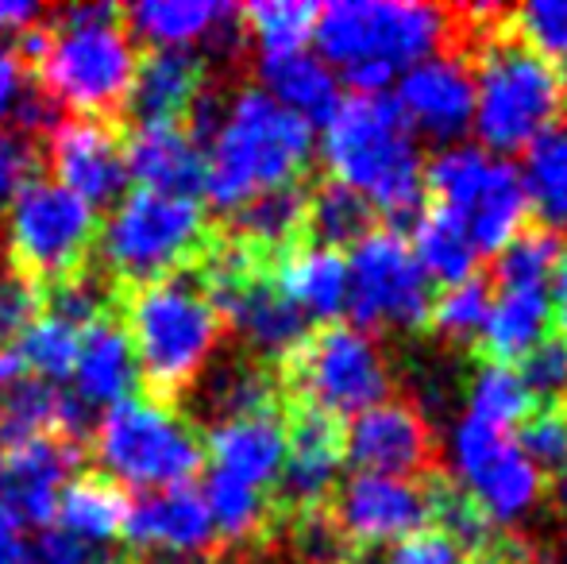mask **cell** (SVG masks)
I'll return each mask as SVG.
<instances>
[{"instance_id":"obj_23","label":"cell","mask_w":567,"mask_h":564,"mask_svg":"<svg viewBox=\"0 0 567 564\" xmlns=\"http://www.w3.org/2000/svg\"><path fill=\"white\" fill-rule=\"evenodd\" d=\"M127 178L155 194L197 197L205 186V155L182 124H135L124 140Z\"/></svg>"},{"instance_id":"obj_54","label":"cell","mask_w":567,"mask_h":564,"mask_svg":"<svg viewBox=\"0 0 567 564\" xmlns=\"http://www.w3.org/2000/svg\"><path fill=\"white\" fill-rule=\"evenodd\" d=\"M20 530H23V522L12 514V506L0 499V550H12V545H23L20 542Z\"/></svg>"},{"instance_id":"obj_26","label":"cell","mask_w":567,"mask_h":564,"mask_svg":"<svg viewBox=\"0 0 567 564\" xmlns=\"http://www.w3.org/2000/svg\"><path fill=\"white\" fill-rule=\"evenodd\" d=\"M275 286L286 301L306 314V321H337L348 309V259L317 244H290L278 252Z\"/></svg>"},{"instance_id":"obj_43","label":"cell","mask_w":567,"mask_h":564,"mask_svg":"<svg viewBox=\"0 0 567 564\" xmlns=\"http://www.w3.org/2000/svg\"><path fill=\"white\" fill-rule=\"evenodd\" d=\"M509 16V35L548 62H567V0H529Z\"/></svg>"},{"instance_id":"obj_24","label":"cell","mask_w":567,"mask_h":564,"mask_svg":"<svg viewBox=\"0 0 567 564\" xmlns=\"http://www.w3.org/2000/svg\"><path fill=\"white\" fill-rule=\"evenodd\" d=\"M74 399L85 407H105L113 410L120 402L132 399L135 383H140V368H135L132 340H127L124 325L116 317H101V321L85 325L78 332V360H74Z\"/></svg>"},{"instance_id":"obj_4","label":"cell","mask_w":567,"mask_h":564,"mask_svg":"<svg viewBox=\"0 0 567 564\" xmlns=\"http://www.w3.org/2000/svg\"><path fill=\"white\" fill-rule=\"evenodd\" d=\"M120 325L132 340L140 379L151 387L155 402H166V407L194 391L205 368L217 360L220 332H225L217 306L194 271H178L124 290Z\"/></svg>"},{"instance_id":"obj_10","label":"cell","mask_w":567,"mask_h":564,"mask_svg":"<svg viewBox=\"0 0 567 564\" xmlns=\"http://www.w3.org/2000/svg\"><path fill=\"white\" fill-rule=\"evenodd\" d=\"M93 236H97V209H90L54 178H35L8 205L4 256L12 271L51 286L82 271Z\"/></svg>"},{"instance_id":"obj_31","label":"cell","mask_w":567,"mask_h":564,"mask_svg":"<svg viewBox=\"0 0 567 564\" xmlns=\"http://www.w3.org/2000/svg\"><path fill=\"white\" fill-rule=\"evenodd\" d=\"M522 186L529 213L540 221V228L553 236L567 233V121L553 124L545 136H537L525 147Z\"/></svg>"},{"instance_id":"obj_50","label":"cell","mask_w":567,"mask_h":564,"mask_svg":"<svg viewBox=\"0 0 567 564\" xmlns=\"http://www.w3.org/2000/svg\"><path fill=\"white\" fill-rule=\"evenodd\" d=\"M31 564H97V550H90L85 542L70 537L59 526H43L31 545Z\"/></svg>"},{"instance_id":"obj_25","label":"cell","mask_w":567,"mask_h":564,"mask_svg":"<svg viewBox=\"0 0 567 564\" xmlns=\"http://www.w3.org/2000/svg\"><path fill=\"white\" fill-rule=\"evenodd\" d=\"M205 90V62L194 51H151L140 59L124 113L135 124H182L186 109Z\"/></svg>"},{"instance_id":"obj_11","label":"cell","mask_w":567,"mask_h":564,"mask_svg":"<svg viewBox=\"0 0 567 564\" xmlns=\"http://www.w3.org/2000/svg\"><path fill=\"white\" fill-rule=\"evenodd\" d=\"M433 283L413 259L410 244L394 228H374L367 240L351 248L348 259V309L355 329H394L417 332L433 314Z\"/></svg>"},{"instance_id":"obj_30","label":"cell","mask_w":567,"mask_h":564,"mask_svg":"<svg viewBox=\"0 0 567 564\" xmlns=\"http://www.w3.org/2000/svg\"><path fill=\"white\" fill-rule=\"evenodd\" d=\"M548 325H553L548 290H498L486 309L478 345L491 356V363L514 368V360H525L548 337Z\"/></svg>"},{"instance_id":"obj_45","label":"cell","mask_w":567,"mask_h":564,"mask_svg":"<svg viewBox=\"0 0 567 564\" xmlns=\"http://www.w3.org/2000/svg\"><path fill=\"white\" fill-rule=\"evenodd\" d=\"M517 449L529 457V464L545 472H567V407H540L525 418Z\"/></svg>"},{"instance_id":"obj_49","label":"cell","mask_w":567,"mask_h":564,"mask_svg":"<svg viewBox=\"0 0 567 564\" xmlns=\"http://www.w3.org/2000/svg\"><path fill=\"white\" fill-rule=\"evenodd\" d=\"M379 564H475V557H467L444 530L425 526L421 534L390 545L379 557Z\"/></svg>"},{"instance_id":"obj_1","label":"cell","mask_w":567,"mask_h":564,"mask_svg":"<svg viewBox=\"0 0 567 564\" xmlns=\"http://www.w3.org/2000/svg\"><path fill=\"white\" fill-rule=\"evenodd\" d=\"M23 62H35L39 90L59 109L109 121L124 113L132 90L140 51L127 35L116 4H70L47 28H31L20 35Z\"/></svg>"},{"instance_id":"obj_53","label":"cell","mask_w":567,"mask_h":564,"mask_svg":"<svg viewBox=\"0 0 567 564\" xmlns=\"http://www.w3.org/2000/svg\"><path fill=\"white\" fill-rule=\"evenodd\" d=\"M548 298H553V317L560 321V340H567V248L553 271V290H548Z\"/></svg>"},{"instance_id":"obj_18","label":"cell","mask_w":567,"mask_h":564,"mask_svg":"<svg viewBox=\"0 0 567 564\" xmlns=\"http://www.w3.org/2000/svg\"><path fill=\"white\" fill-rule=\"evenodd\" d=\"M343 468V429L337 418L298 407L286 422V460L278 475V503L293 514H313L332 499Z\"/></svg>"},{"instance_id":"obj_8","label":"cell","mask_w":567,"mask_h":564,"mask_svg":"<svg viewBox=\"0 0 567 564\" xmlns=\"http://www.w3.org/2000/svg\"><path fill=\"white\" fill-rule=\"evenodd\" d=\"M93 457L101 472L120 491L140 495L151 491L189 488L205 464V444L189 418L178 407L155 399H127L105 410L93 425Z\"/></svg>"},{"instance_id":"obj_51","label":"cell","mask_w":567,"mask_h":564,"mask_svg":"<svg viewBox=\"0 0 567 564\" xmlns=\"http://www.w3.org/2000/svg\"><path fill=\"white\" fill-rule=\"evenodd\" d=\"M23 90H28L23 59L16 54V47H0V129H4V121H12Z\"/></svg>"},{"instance_id":"obj_56","label":"cell","mask_w":567,"mask_h":564,"mask_svg":"<svg viewBox=\"0 0 567 564\" xmlns=\"http://www.w3.org/2000/svg\"><path fill=\"white\" fill-rule=\"evenodd\" d=\"M556 499H560V506L567 511V472L556 475Z\"/></svg>"},{"instance_id":"obj_57","label":"cell","mask_w":567,"mask_h":564,"mask_svg":"<svg viewBox=\"0 0 567 564\" xmlns=\"http://www.w3.org/2000/svg\"><path fill=\"white\" fill-rule=\"evenodd\" d=\"M4 457H8V449L0 444V488H4Z\"/></svg>"},{"instance_id":"obj_52","label":"cell","mask_w":567,"mask_h":564,"mask_svg":"<svg viewBox=\"0 0 567 564\" xmlns=\"http://www.w3.org/2000/svg\"><path fill=\"white\" fill-rule=\"evenodd\" d=\"M43 8L31 0H0V35H23V31L39 28Z\"/></svg>"},{"instance_id":"obj_6","label":"cell","mask_w":567,"mask_h":564,"mask_svg":"<svg viewBox=\"0 0 567 564\" xmlns=\"http://www.w3.org/2000/svg\"><path fill=\"white\" fill-rule=\"evenodd\" d=\"M475 121L471 132L478 147L506 158L525 151L567 105V78L556 62L533 54L514 35H494L478 54L475 74Z\"/></svg>"},{"instance_id":"obj_48","label":"cell","mask_w":567,"mask_h":564,"mask_svg":"<svg viewBox=\"0 0 567 564\" xmlns=\"http://www.w3.org/2000/svg\"><path fill=\"white\" fill-rule=\"evenodd\" d=\"M35 143L16 129H0V213H8V205L23 194V186L35 182Z\"/></svg>"},{"instance_id":"obj_36","label":"cell","mask_w":567,"mask_h":564,"mask_svg":"<svg viewBox=\"0 0 567 564\" xmlns=\"http://www.w3.org/2000/svg\"><path fill=\"white\" fill-rule=\"evenodd\" d=\"M202 499L213 519V530H217V542L225 545L259 542L270 530V522H275V506H270L267 491L247 488V483L231 480V475L209 472Z\"/></svg>"},{"instance_id":"obj_38","label":"cell","mask_w":567,"mask_h":564,"mask_svg":"<svg viewBox=\"0 0 567 564\" xmlns=\"http://www.w3.org/2000/svg\"><path fill=\"white\" fill-rule=\"evenodd\" d=\"M533 407H537V402H533L529 387L522 383L517 368H509V363H491V360L475 368V376H471V383H467V418L509 433L517 422H525V418L533 414Z\"/></svg>"},{"instance_id":"obj_13","label":"cell","mask_w":567,"mask_h":564,"mask_svg":"<svg viewBox=\"0 0 567 564\" xmlns=\"http://www.w3.org/2000/svg\"><path fill=\"white\" fill-rule=\"evenodd\" d=\"M343 545L359 550H390L405 537L421 534L433 519V495L417 480L355 472L340 483L329 511Z\"/></svg>"},{"instance_id":"obj_7","label":"cell","mask_w":567,"mask_h":564,"mask_svg":"<svg viewBox=\"0 0 567 564\" xmlns=\"http://www.w3.org/2000/svg\"><path fill=\"white\" fill-rule=\"evenodd\" d=\"M209 244V221L197 197L132 189L97 228V256L116 286L135 290L197 264Z\"/></svg>"},{"instance_id":"obj_55","label":"cell","mask_w":567,"mask_h":564,"mask_svg":"<svg viewBox=\"0 0 567 564\" xmlns=\"http://www.w3.org/2000/svg\"><path fill=\"white\" fill-rule=\"evenodd\" d=\"M0 564H31V557L23 545H12V550H0Z\"/></svg>"},{"instance_id":"obj_47","label":"cell","mask_w":567,"mask_h":564,"mask_svg":"<svg viewBox=\"0 0 567 564\" xmlns=\"http://www.w3.org/2000/svg\"><path fill=\"white\" fill-rule=\"evenodd\" d=\"M43 317V286L20 271H0V345H16Z\"/></svg>"},{"instance_id":"obj_2","label":"cell","mask_w":567,"mask_h":564,"mask_svg":"<svg viewBox=\"0 0 567 564\" xmlns=\"http://www.w3.org/2000/svg\"><path fill=\"white\" fill-rule=\"evenodd\" d=\"M452 12L413 0H337L317 12L313 43L351 93H386L417 62L449 47Z\"/></svg>"},{"instance_id":"obj_35","label":"cell","mask_w":567,"mask_h":564,"mask_svg":"<svg viewBox=\"0 0 567 564\" xmlns=\"http://www.w3.org/2000/svg\"><path fill=\"white\" fill-rule=\"evenodd\" d=\"M306 233L317 248H355L374 233V209L355 189L324 178L313 194H306Z\"/></svg>"},{"instance_id":"obj_42","label":"cell","mask_w":567,"mask_h":564,"mask_svg":"<svg viewBox=\"0 0 567 564\" xmlns=\"http://www.w3.org/2000/svg\"><path fill=\"white\" fill-rule=\"evenodd\" d=\"M16 352H20L23 368L31 371L35 379L43 383H54L59 387L62 379H70L74 371V360H78V329L59 317L43 314L20 340H16Z\"/></svg>"},{"instance_id":"obj_22","label":"cell","mask_w":567,"mask_h":564,"mask_svg":"<svg viewBox=\"0 0 567 564\" xmlns=\"http://www.w3.org/2000/svg\"><path fill=\"white\" fill-rule=\"evenodd\" d=\"M205 457L213 460V472L231 475L247 488L270 491L286 460V418L278 410H262V414L209 425Z\"/></svg>"},{"instance_id":"obj_5","label":"cell","mask_w":567,"mask_h":564,"mask_svg":"<svg viewBox=\"0 0 567 564\" xmlns=\"http://www.w3.org/2000/svg\"><path fill=\"white\" fill-rule=\"evenodd\" d=\"M313 155V129L262 90L225 101L217 136L205 147V197L217 209H239L255 194L293 186Z\"/></svg>"},{"instance_id":"obj_28","label":"cell","mask_w":567,"mask_h":564,"mask_svg":"<svg viewBox=\"0 0 567 564\" xmlns=\"http://www.w3.org/2000/svg\"><path fill=\"white\" fill-rule=\"evenodd\" d=\"M194 399V414L209 425L231 422V418L278 410V383L259 360H217L186 394Z\"/></svg>"},{"instance_id":"obj_21","label":"cell","mask_w":567,"mask_h":564,"mask_svg":"<svg viewBox=\"0 0 567 564\" xmlns=\"http://www.w3.org/2000/svg\"><path fill=\"white\" fill-rule=\"evenodd\" d=\"M82 464V444L62 441V437H31L8 449L4 457V488L0 499L12 506V514L31 526H51L59 495L74 468Z\"/></svg>"},{"instance_id":"obj_34","label":"cell","mask_w":567,"mask_h":564,"mask_svg":"<svg viewBox=\"0 0 567 564\" xmlns=\"http://www.w3.org/2000/svg\"><path fill=\"white\" fill-rule=\"evenodd\" d=\"M228 217H231V236L239 244H247V248H255L259 256L286 252L306 233V189L298 182L293 186L267 189V194H255L251 202L231 209Z\"/></svg>"},{"instance_id":"obj_40","label":"cell","mask_w":567,"mask_h":564,"mask_svg":"<svg viewBox=\"0 0 567 564\" xmlns=\"http://www.w3.org/2000/svg\"><path fill=\"white\" fill-rule=\"evenodd\" d=\"M564 256L560 236L545 228H525L506 244L494 259V283L498 290H548L553 271Z\"/></svg>"},{"instance_id":"obj_15","label":"cell","mask_w":567,"mask_h":564,"mask_svg":"<svg viewBox=\"0 0 567 564\" xmlns=\"http://www.w3.org/2000/svg\"><path fill=\"white\" fill-rule=\"evenodd\" d=\"M120 537L135 561H209L217 550V530L194 488L151 491L127 503Z\"/></svg>"},{"instance_id":"obj_16","label":"cell","mask_w":567,"mask_h":564,"mask_svg":"<svg viewBox=\"0 0 567 564\" xmlns=\"http://www.w3.org/2000/svg\"><path fill=\"white\" fill-rule=\"evenodd\" d=\"M343 457L351 460L355 472L413 480L433 468V429L417 407L386 399L351 418L343 429Z\"/></svg>"},{"instance_id":"obj_44","label":"cell","mask_w":567,"mask_h":564,"mask_svg":"<svg viewBox=\"0 0 567 564\" xmlns=\"http://www.w3.org/2000/svg\"><path fill=\"white\" fill-rule=\"evenodd\" d=\"M43 306L51 309V317L74 325V329L82 332L85 325L105 317L109 279H101V275H93V271H74V275H66V279L43 286Z\"/></svg>"},{"instance_id":"obj_41","label":"cell","mask_w":567,"mask_h":564,"mask_svg":"<svg viewBox=\"0 0 567 564\" xmlns=\"http://www.w3.org/2000/svg\"><path fill=\"white\" fill-rule=\"evenodd\" d=\"M494 286L483 275H471V279L444 286L441 298H433V314L429 325L436 329V337L449 340V345H471L478 340L486 321V309H491Z\"/></svg>"},{"instance_id":"obj_12","label":"cell","mask_w":567,"mask_h":564,"mask_svg":"<svg viewBox=\"0 0 567 564\" xmlns=\"http://www.w3.org/2000/svg\"><path fill=\"white\" fill-rule=\"evenodd\" d=\"M452 472L491 526H514L545 495V475L517 449V437L467 414L452 433Z\"/></svg>"},{"instance_id":"obj_14","label":"cell","mask_w":567,"mask_h":564,"mask_svg":"<svg viewBox=\"0 0 567 564\" xmlns=\"http://www.w3.org/2000/svg\"><path fill=\"white\" fill-rule=\"evenodd\" d=\"M394 105L413 136L455 147L475 121V78L460 54H433L398 78Z\"/></svg>"},{"instance_id":"obj_27","label":"cell","mask_w":567,"mask_h":564,"mask_svg":"<svg viewBox=\"0 0 567 564\" xmlns=\"http://www.w3.org/2000/svg\"><path fill=\"white\" fill-rule=\"evenodd\" d=\"M259 90L282 109L313 129L329 124V116L340 109V78L332 66H324L321 54L306 51H282V54H259Z\"/></svg>"},{"instance_id":"obj_37","label":"cell","mask_w":567,"mask_h":564,"mask_svg":"<svg viewBox=\"0 0 567 564\" xmlns=\"http://www.w3.org/2000/svg\"><path fill=\"white\" fill-rule=\"evenodd\" d=\"M59 414H62V391L54 383H43L28 376L12 379L0 387V444L12 449L31 437H59Z\"/></svg>"},{"instance_id":"obj_46","label":"cell","mask_w":567,"mask_h":564,"mask_svg":"<svg viewBox=\"0 0 567 564\" xmlns=\"http://www.w3.org/2000/svg\"><path fill=\"white\" fill-rule=\"evenodd\" d=\"M522 383L529 387L533 402H545V407H567V340L545 337L517 368Z\"/></svg>"},{"instance_id":"obj_33","label":"cell","mask_w":567,"mask_h":564,"mask_svg":"<svg viewBox=\"0 0 567 564\" xmlns=\"http://www.w3.org/2000/svg\"><path fill=\"white\" fill-rule=\"evenodd\" d=\"M410 252L421 264V271L429 275V283H463L475 275L478 267V252L471 244L467 228L455 213L441 209V205H429L413 217L410 228Z\"/></svg>"},{"instance_id":"obj_32","label":"cell","mask_w":567,"mask_h":564,"mask_svg":"<svg viewBox=\"0 0 567 564\" xmlns=\"http://www.w3.org/2000/svg\"><path fill=\"white\" fill-rule=\"evenodd\" d=\"M124 514L127 499L116 483H109L105 475H78L62 488L59 506H54V519H59L54 526L85 542L90 550H101L120 537Z\"/></svg>"},{"instance_id":"obj_58","label":"cell","mask_w":567,"mask_h":564,"mask_svg":"<svg viewBox=\"0 0 567 564\" xmlns=\"http://www.w3.org/2000/svg\"><path fill=\"white\" fill-rule=\"evenodd\" d=\"M231 564H262V561H251V557H239V561H231Z\"/></svg>"},{"instance_id":"obj_17","label":"cell","mask_w":567,"mask_h":564,"mask_svg":"<svg viewBox=\"0 0 567 564\" xmlns=\"http://www.w3.org/2000/svg\"><path fill=\"white\" fill-rule=\"evenodd\" d=\"M51 166L54 182L82 197L90 209L120 202L127 186L124 136L113 121L74 116L51 132Z\"/></svg>"},{"instance_id":"obj_19","label":"cell","mask_w":567,"mask_h":564,"mask_svg":"<svg viewBox=\"0 0 567 564\" xmlns=\"http://www.w3.org/2000/svg\"><path fill=\"white\" fill-rule=\"evenodd\" d=\"M120 16L127 35L158 51H194V43H205L213 54L231 59L247 39L239 8L220 0H143V4L120 8Z\"/></svg>"},{"instance_id":"obj_9","label":"cell","mask_w":567,"mask_h":564,"mask_svg":"<svg viewBox=\"0 0 567 564\" xmlns=\"http://www.w3.org/2000/svg\"><path fill=\"white\" fill-rule=\"evenodd\" d=\"M282 371L298 407L329 414L337 422L386 402L394 383L382 345L355 325H324L309 332L298 352L282 363Z\"/></svg>"},{"instance_id":"obj_20","label":"cell","mask_w":567,"mask_h":564,"mask_svg":"<svg viewBox=\"0 0 567 564\" xmlns=\"http://www.w3.org/2000/svg\"><path fill=\"white\" fill-rule=\"evenodd\" d=\"M220 321H228L236 329V337L244 340V348L251 352V360H278L286 363L298 345L309 337V321L293 301L282 298V290L275 279L262 271H255L251 279L228 286L225 294L213 298Z\"/></svg>"},{"instance_id":"obj_29","label":"cell","mask_w":567,"mask_h":564,"mask_svg":"<svg viewBox=\"0 0 567 564\" xmlns=\"http://www.w3.org/2000/svg\"><path fill=\"white\" fill-rule=\"evenodd\" d=\"M525 217H529V202H525L522 174L509 158H494L483 189L460 217L478 256H498L514 236L525 233Z\"/></svg>"},{"instance_id":"obj_39","label":"cell","mask_w":567,"mask_h":564,"mask_svg":"<svg viewBox=\"0 0 567 564\" xmlns=\"http://www.w3.org/2000/svg\"><path fill=\"white\" fill-rule=\"evenodd\" d=\"M317 4L306 0H255L239 8L244 35L259 43V54H282V51H306L317 28Z\"/></svg>"},{"instance_id":"obj_3","label":"cell","mask_w":567,"mask_h":564,"mask_svg":"<svg viewBox=\"0 0 567 564\" xmlns=\"http://www.w3.org/2000/svg\"><path fill=\"white\" fill-rule=\"evenodd\" d=\"M321 158L329 178L355 189L374 217L405 225L425 209V163L417 136L386 93L343 98L324 124Z\"/></svg>"}]
</instances>
